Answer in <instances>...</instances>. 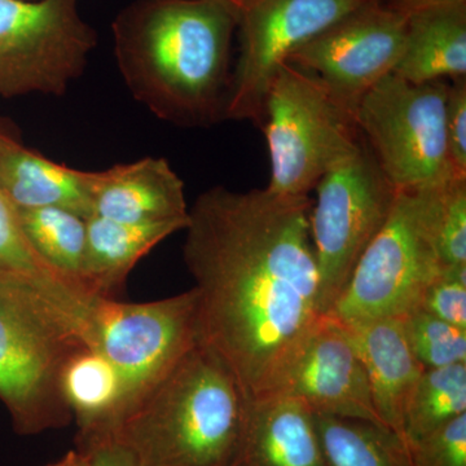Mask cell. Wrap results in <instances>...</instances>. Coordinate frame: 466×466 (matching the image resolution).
Instances as JSON below:
<instances>
[{"mask_svg":"<svg viewBox=\"0 0 466 466\" xmlns=\"http://www.w3.org/2000/svg\"><path fill=\"white\" fill-rule=\"evenodd\" d=\"M309 196L217 186L189 208L183 259L198 291V341L248 400L272 394L324 317Z\"/></svg>","mask_w":466,"mask_h":466,"instance_id":"cell-1","label":"cell"},{"mask_svg":"<svg viewBox=\"0 0 466 466\" xmlns=\"http://www.w3.org/2000/svg\"><path fill=\"white\" fill-rule=\"evenodd\" d=\"M238 17L232 0L126 5L113 20V52L131 96L177 127L227 121Z\"/></svg>","mask_w":466,"mask_h":466,"instance_id":"cell-2","label":"cell"},{"mask_svg":"<svg viewBox=\"0 0 466 466\" xmlns=\"http://www.w3.org/2000/svg\"><path fill=\"white\" fill-rule=\"evenodd\" d=\"M248 407L232 370L198 341L106 437L133 466H229Z\"/></svg>","mask_w":466,"mask_h":466,"instance_id":"cell-3","label":"cell"},{"mask_svg":"<svg viewBox=\"0 0 466 466\" xmlns=\"http://www.w3.org/2000/svg\"><path fill=\"white\" fill-rule=\"evenodd\" d=\"M91 345L87 328L25 285L0 281V401L24 437L73 421L63 373Z\"/></svg>","mask_w":466,"mask_h":466,"instance_id":"cell-4","label":"cell"},{"mask_svg":"<svg viewBox=\"0 0 466 466\" xmlns=\"http://www.w3.org/2000/svg\"><path fill=\"white\" fill-rule=\"evenodd\" d=\"M440 186L398 192L390 217L327 317L354 325L400 319L420 308L429 285L446 269L435 244Z\"/></svg>","mask_w":466,"mask_h":466,"instance_id":"cell-5","label":"cell"},{"mask_svg":"<svg viewBox=\"0 0 466 466\" xmlns=\"http://www.w3.org/2000/svg\"><path fill=\"white\" fill-rule=\"evenodd\" d=\"M260 130L271 158L267 188L294 198L309 196L361 142L355 116L317 76L290 63L272 81Z\"/></svg>","mask_w":466,"mask_h":466,"instance_id":"cell-6","label":"cell"},{"mask_svg":"<svg viewBox=\"0 0 466 466\" xmlns=\"http://www.w3.org/2000/svg\"><path fill=\"white\" fill-rule=\"evenodd\" d=\"M449 84H412L391 73L359 104V133L398 191L431 188L460 177L447 149Z\"/></svg>","mask_w":466,"mask_h":466,"instance_id":"cell-7","label":"cell"},{"mask_svg":"<svg viewBox=\"0 0 466 466\" xmlns=\"http://www.w3.org/2000/svg\"><path fill=\"white\" fill-rule=\"evenodd\" d=\"M309 233L324 315L348 284L361 254L390 217L398 189L361 137L355 152L330 168L314 189Z\"/></svg>","mask_w":466,"mask_h":466,"instance_id":"cell-8","label":"cell"},{"mask_svg":"<svg viewBox=\"0 0 466 466\" xmlns=\"http://www.w3.org/2000/svg\"><path fill=\"white\" fill-rule=\"evenodd\" d=\"M96 46L79 0H0V97L64 96Z\"/></svg>","mask_w":466,"mask_h":466,"instance_id":"cell-9","label":"cell"},{"mask_svg":"<svg viewBox=\"0 0 466 466\" xmlns=\"http://www.w3.org/2000/svg\"><path fill=\"white\" fill-rule=\"evenodd\" d=\"M90 339L121 379V420L198 341V291L142 303L96 299Z\"/></svg>","mask_w":466,"mask_h":466,"instance_id":"cell-10","label":"cell"},{"mask_svg":"<svg viewBox=\"0 0 466 466\" xmlns=\"http://www.w3.org/2000/svg\"><path fill=\"white\" fill-rule=\"evenodd\" d=\"M367 0H242L227 121L262 127L267 94L297 48Z\"/></svg>","mask_w":466,"mask_h":466,"instance_id":"cell-11","label":"cell"},{"mask_svg":"<svg viewBox=\"0 0 466 466\" xmlns=\"http://www.w3.org/2000/svg\"><path fill=\"white\" fill-rule=\"evenodd\" d=\"M407 14L367 0L297 48L287 63L317 76L355 116L361 99L400 61Z\"/></svg>","mask_w":466,"mask_h":466,"instance_id":"cell-12","label":"cell"},{"mask_svg":"<svg viewBox=\"0 0 466 466\" xmlns=\"http://www.w3.org/2000/svg\"><path fill=\"white\" fill-rule=\"evenodd\" d=\"M269 395H288L315 415L381 424L373 406L366 367L348 330L324 315Z\"/></svg>","mask_w":466,"mask_h":466,"instance_id":"cell-13","label":"cell"},{"mask_svg":"<svg viewBox=\"0 0 466 466\" xmlns=\"http://www.w3.org/2000/svg\"><path fill=\"white\" fill-rule=\"evenodd\" d=\"M91 216L116 222H188L182 177L164 157H144L92 171Z\"/></svg>","mask_w":466,"mask_h":466,"instance_id":"cell-14","label":"cell"},{"mask_svg":"<svg viewBox=\"0 0 466 466\" xmlns=\"http://www.w3.org/2000/svg\"><path fill=\"white\" fill-rule=\"evenodd\" d=\"M229 466H327L314 412L288 395L249 400L240 443Z\"/></svg>","mask_w":466,"mask_h":466,"instance_id":"cell-15","label":"cell"},{"mask_svg":"<svg viewBox=\"0 0 466 466\" xmlns=\"http://www.w3.org/2000/svg\"><path fill=\"white\" fill-rule=\"evenodd\" d=\"M92 171L79 170L27 148L17 127L0 140V191L17 211L61 208L92 214Z\"/></svg>","mask_w":466,"mask_h":466,"instance_id":"cell-16","label":"cell"},{"mask_svg":"<svg viewBox=\"0 0 466 466\" xmlns=\"http://www.w3.org/2000/svg\"><path fill=\"white\" fill-rule=\"evenodd\" d=\"M343 327L366 367L380 421L403 440L404 412L424 368L408 346L401 319Z\"/></svg>","mask_w":466,"mask_h":466,"instance_id":"cell-17","label":"cell"},{"mask_svg":"<svg viewBox=\"0 0 466 466\" xmlns=\"http://www.w3.org/2000/svg\"><path fill=\"white\" fill-rule=\"evenodd\" d=\"M394 75L412 84L466 78V0L407 14L406 42Z\"/></svg>","mask_w":466,"mask_h":466,"instance_id":"cell-18","label":"cell"},{"mask_svg":"<svg viewBox=\"0 0 466 466\" xmlns=\"http://www.w3.org/2000/svg\"><path fill=\"white\" fill-rule=\"evenodd\" d=\"M187 225L177 220L133 225L88 217L84 279L87 293L95 299H116L137 262Z\"/></svg>","mask_w":466,"mask_h":466,"instance_id":"cell-19","label":"cell"},{"mask_svg":"<svg viewBox=\"0 0 466 466\" xmlns=\"http://www.w3.org/2000/svg\"><path fill=\"white\" fill-rule=\"evenodd\" d=\"M11 119L0 116V140L12 128ZM0 281L25 285L45 294L61 309L78 319L88 329L95 300L86 296L45 262L29 244L16 208L0 191Z\"/></svg>","mask_w":466,"mask_h":466,"instance_id":"cell-20","label":"cell"},{"mask_svg":"<svg viewBox=\"0 0 466 466\" xmlns=\"http://www.w3.org/2000/svg\"><path fill=\"white\" fill-rule=\"evenodd\" d=\"M63 392L78 426L76 446L106 437L121 416L122 383L116 368L88 345L67 361Z\"/></svg>","mask_w":466,"mask_h":466,"instance_id":"cell-21","label":"cell"},{"mask_svg":"<svg viewBox=\"0 0 466 466\" xmlns=\"http://www.w3.org/2000/svg\"><path fill=\"white\" fill-rule=\"evenodd\" d=\"M17 213L24 235L35 253L66 283L92 299L84 283L87 218L61 208Z\"/></svg>","mask_w":466,"mask_h":466,"instance_id":"cell-22","label":"cell"},{"mask_svg":"<svg viewBox=\"0 0 466 466\" xmlns=\"http://www.w3.org/2000/svg\"><path fill=\"white\" fill-rule=\"evenodd\" d=\"M327 466H412L406 441L363 420L315 415Z\"/></svg>","mask_w":466,"mask_h":466,"instance_id":"cell-23","label":"cell"},{"mask_svg":"<svg viewBox=\"0 0 466 466\" xmlns=\"http://www.w3.org/2000/svg\"><path fill=\"white\" fill-rule=\"evenodd\" d=\"M466 413V364L424 370L403 420V440L413 443Z\"/></svg>","mask_w":466,"mask_h":466,"instance_id":"cell-24","label":"cell"},{"mask_svg":"<svg viewBox=\"0 0 466 466\" xmlns=\"http://www.w3.org/2000/svg\"><path fill=\"white\" fill-rule=\"evenodd\" d=\"M400 319L408 346L424 370L466 364V330L420 309Z\"/></svg>","mask_w":466,"mask_h":466,"instance_id":"cell-25","label":"cell"},{"mask_svg":"<svg viewBox=\"0 0 466 466\" xmlns=\"http://www.w3.org/2000/svg\"><path fill=\"white\" fill-rule=\"evenodd\" d=\"M435 244L444 268L466 267V177L438 187Z\"/></svg>","mask_w":466,"mask_h":466,"instance_id":"cell-26","label":"cell"},{"mask_svg":"<svg viewBox=\"0 0 466 466\" xmlns=\"http://www.w3.org/2000/svg\"><path fill=\"white\" fill-rule=\"evenodd\" d=\"M407 446L412 466H466V413Z\"/></svg>","mask_w":466,"mask_h":466,"instance_id":"cell-27","label":"cell"},{"mask_svg":"<svg viewBox=\"0 0 466 466\" xmlns=\"http://www.w3.org/2000/svg\"><path fill=\"white\" fill-rule=\"evenodd\" d=\"M419 309L466 330V267L444 269L429 285Z\"/></svg>","mask_w":466,"mask_h":466,"instance_id":"cell-28","label":"cell"},{"mask_svg":"<svg viewBox=\"0 0 466 466\" xmlns=\"http://www.w3.org/2000/svg\"><path fill=\"white\" fill-rule=\"evenodd\" d=\"M444 126L451 165L456 174L466 177V78L449 84Z\"/></svg>","mask_w":466,"mask_h":466,"instance_id":"cell-29","label":"cell"},{"mask_svg":"<svg viewBox=\"0 0 466 466\" xmlns=\"http://www.w3.org/2000/svg\"><path fill=\"white\" fill-rule=\"evenodd\" d=\"M76 449L90 456V466H133L127 452L110 437L88 441Z\"/></svg>","mask_w":466,"mask_h":466,"instance_id":"cell-30","label":"cell"},{"mask_svg":"<svg viewBox=\"0 0 466 466\" xmlns=\"http://www.w3.org/2000/svg\"><path fill=\"white\" fill-rule=\"evenodd\" d=\"M383 5L398 9V11L410 12L416 9L431 7V5H443V3L461 2V0H380Z\"/></svg>","mask_w":466,"mask_h":466,"instance_id":"cell-31","label":"cell"},{"mask_svg":"<svg viewBox=\"0 0 466 466\" xmlns=\"http://www.w3.org/2000/svg\"><path fill=\"white\" fill-rule=\"evenodd\" d=\"M45 466H90V456L84 452V451L76 449L66 452L57 461Z\"/></svg>","mask_w":466,"mask_h":466,"instance_id":"cell-32","label":"cell"},{"mask_svg":"<svg viewBox=\"0 0 466 466\" xmlns=\"http://www.w3.org/2000/svg\"><path fill=\"white\" fill-rule=\"evenodd\" d=\"M232 2H235L236 5H240V3L242 2V0H232Z\"/></svg>","mask_w":466,"mask_h":466,"instance_id":"cell-33","label":"cell"}]
</instances>
